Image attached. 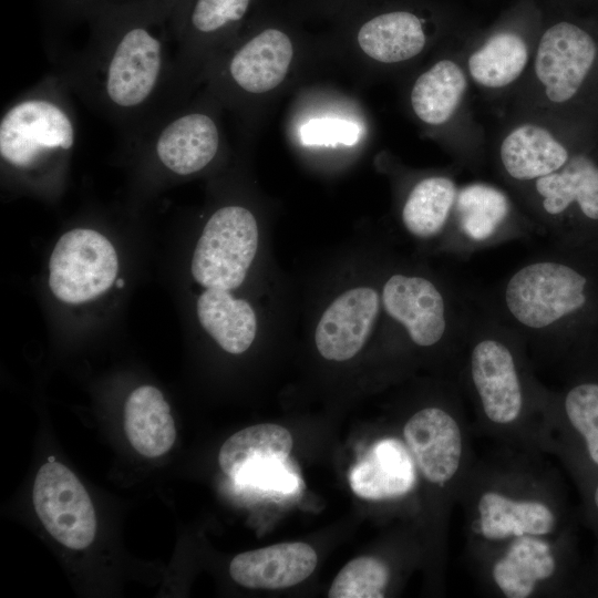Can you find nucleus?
Here are the masks:
<instances>
[{
	"mask_svg": "<svg viewBox=\"0 0 598 598\" xmlns=\"http://www.w3.org/2000/svg\"><path fill=\"white\" fill-rule=\"evenodd\" d=\"M540 2L545 3V2H548L549 0H539Z\"/></svg>",
	"mask_w": 598,
	"mask_h": 598,
	"instance_id": "nucleus-37",
	"label": "nucleus"
},
{
	"mask_svg": "<svg viewBox=\"0 0 598 598\" xmlns=\"http://www.w3.org/2000/svg\"><path fill=\"white\" fill-rule=\"evenodd\" d=\"M233 480L241 485L278 493H290L298 484L286 458H266L243 466Z\"/></svg>",
	"mask_w": 598,
	"mask_h": 598,
	"instance_id": "nucleus-30",
	"label": "nucleus"
},
{
	"mask_svg": "<svg viewBox=\"0 0 598 598\" xmlns=\"http://www.w3.org/2000/svg\"><path fill=\"white\" fill-rule=\"evenodd\" d=\"M257 9L258 0H183L169 21L193 48H227Z\"/></svg>",
	"mask_w": 598,
	"mask_h": 598,
	"instance_id": "nucleus-22",
	"label": "nucleus"
},
{
	"mask_svg": "<svg viewBox=\"0 0 598 598\" xmlns=\"http://www.w3.org/2000/svg\"><path fill=\"white\" fill-rule=\"evenodd\" d=\"M116 286H117V287H123V286H124V280H123V279H118V280L116 281Z\"/></svg>",
	"mask_w": 598,
	"mask_h": 598,
	"instance_id": "nucleus-36",
	"label": "nucleus"
},
{
	"mask_svg": "<svg viewBox=\"0 0 598 598\" xmlns=\"http://www.w3.org/2000/svg\"><path fill=\"white\" fill-rule=\"evenodd\" d=\"M74 140L71 117L48 99L20 101L0 122L1 158L18 168H31L53 155L69 152Z\"/></svg>",
	"mask_w": 598,
	"mask_h": 598,
	"instance_id": "nucleus-15",
	"label": "nucleus"
},
{
	"mask_svg": "<svg viewBox=\"0 0 598 598\" xmlns=\"http://www.w3.org/2000/svg\"><path fill=\"white\" fill-rule=\"evenodd\" d=\"M465 31L446 41L410 79L408 111L423 133L437 141L460 167L476 168L484 159L485 140L471 110L473 89L461 42Z\"/></svg>",
	"mask_w": 598,
	"mask_h": 598,
	"instance_id": "nucleus-6",
	"label": "nucleus"
},
{
	"mask_svg": "<svg viewBox=\"0 0 598 598\" xmlns=\"http://www.w3.org/2000/svg\"><path fill=\"white\" fill-rule=\"evenodd\" d=\"M455 171L417 173L402 192L399 216L404 230L439 248L452 219L461 182Z\"/></svg>",
	"mask_w": 598,
	"mask_h": 598,
	"instance_id": "nucleus-20",
	"label": "nucleus"
},
{
	"mask_svg": "<svg viewBox=\"0 0 598 598\" xmlns=\"http://www.w3.org/2000/svg\"><path fill=\"white\" fill-rule=\"evenodd\" d=\"M300 134L306 143H342L351 145L358 142L360 128L349 120L317 118L305 124Z\"/></svg>",
	"mask_w": 598,
	"mask_h": 598,
	"instance_id": "nucleus-31",
	"label": "nucleus"
},
{
	"mask_svg": "<svg viewBox=\"0 0 598 598\" xmlns=\"http://www.w3.org/2000/svg\"><path fill=\"white\" fill-rule=\"evenodd\" d=\"M292 444L290 432L281 425H251L225 441L219 450L218 463L223 472L233 478L246 464L266 458H287Z\"/></svg>",
	"mask_w": 598,
	"mask_h": 598,
	"instance_id": "nucleus-27",
	"label": "nucleus"
},
{
	"mask_svg": "<svg viewBox=\"0 0 598 598\" xmlns=\"http://www.w3.org/2000/svg\"><path fill=\"white\" fill-rule=\"evenodd\" d=\"M58 9L70 14H84L95 17L110 4L123 0H52Z\"/></svg>",
	"mask_w": 598,
	"mask_h": 598,
	"instance_id": "nucleus-32",
	"label": "nucleus"
},
{
	"mask_svg": "<svg viewBox=\"0 0 598 598\" xmlns=\"http://www.w3.org/2000/svg\"><path fill=\"white\" fill-rule=\"evenodd\" d=\"M567 127L523 116H507L492 148L503 185L515 189L560 169L579 151Z\"/></svg>",
	"mask_w": 598,
	"mask_h": 598,
	"instance_id": "nucleus-14",
	"label": "nucleus"
},
{
	"mask_svg": "<svg viewBox=\"0 0 598 598\" xmlns=\"http://www.w3.org/2000/svg\"><path fill=\"white\" fill-rule=\"evenodd\" d=\"M34 509L49 534L71 549L90 546L96 518L91 498L79 478L63 464L49 461L37 473Z\"/></svg>",
	"mask_w": 598,
	"mask_h": 598,
	"instance_id": "nucleus-17",
	"label": "nucleus"
},
{
	"mask_svg": "<svg viewBox=\"0 0 598 598\" xmlns=\"http://www.w3.org/2000/svg\"><path fill=\"white\" fill-rule=\"evenodd\" d=\"M220 61L218 79L238 99L265 102L289 84L307 37L292 13L257 9Z\"/></svg>",
	"mask_w": 598,
	"mask_h": 598,
	"instance_id": "nucleus-8",
	"label": "nucleus"
},
{
	"mask_svg": "<svg viewBox=\"0 0 598 598\" xmlns=\"http://www.w3.org/2000/svg\"><path fill=\"white\" fill-rule=\"evenodd\" d=\"M259 230L254 214L224 206L207 220L194 250L190 271L205 288L231 290L245 280L256 256Z\"/></svg>",
	"mask_w": 598,
	"mask_h": 598,
	"instance_id": "nucleus-13",
	"label": "nucleus"
},
{
	"mask_svg": "<svg viewBox=\"0 0 598 598\" xmlns=\"http://www.w3.org/2000/svg\"><path fill=\"white\" fill-rule=\"evenodd\" d=\"M554 245L598 243V159L579 150L558 171L509 190Z\"/></svg>",
	"mask_w": 598,
	"mask_h": 598,
	"instance_id": "nucleus-10",
	"label": "nucleus"
},
{
	"mask_svg": "<svg viewBox=\"0 0 598 598\" xmlns=\"http://www.w3.org/2000/svg\"><path fill=\"white\" fill-rule=\"evenodd\" d=\"M563 420L581 439L589 461L598 467V380L584 379L564 392H553L550 422Z\"/></svg>",
	"mask_w": 598,
	"mask_h": 598,
	"instance_id": "nucleus-28",
	"label": "nucleus"
},
{
	"mask_svg": "<svg viewBox=\"0 0 598 598\" xmlns=\"http://www.w3.org/2000/svg\"><path fill=\"white\" fill-rule=\"evenodd\" d=\"M388 565L375 557L350 560L336 576L329 598H382L390 581Z\"/></svg>",
	"mask_w": 598,
	"mask_h": 598,
	"instance_id": "nucleus-29",
	"label": "nucleus"
},
{
	"mask_svg": "<svg viewBox=\"0 0 598 598\" xmlns=\"http://www.w3.org/2000/svg\"><path fill=\"white\" fill-rule=\"evenodd\" d=\"M49 268V285L54 296L66 303H82L111 287L118 261L113 245L103 235L76 228L58 240Z\"/></svg>",
	"mask_w": 598,
	"mask_h": 598,
	"instance_id": "nucleus-16",
	"label": "nucleus"
},
{
	"mask_svg": "<svg viewBox=\"0 0 598 598\" xmlns=\"http://www.w3.org/2000/svg\"><path fill=\"white\" fill-rule=\"evenodd\" d=\"M556 540L524 536L485 558L486 575L495 592L506 598H528L547 589L559 571Z\"/></svg>",
	"mask_w": 598,
	"mask_h": 598,
	"instance_id": "nucleus-19",
	"label": "nucleus"
},
{
	"mask_svg": "<svg viewBox=\"0 0 598 598\" xmlns=\"http://www.w3.org/2000/svg\"><path fill=\"white\" fill-rule=\"evenodd\" d=\"M124 430L132 446L143 456L157 457L174 444L176 430L162 392L152 385L135 389L124 406Z\"/></svg>",
	"mask_w": 598,
	"mask_h": 598,
	"instance_id": "nucleus-25",
	"label": "nucleus"
},
{
	"mask_svg": "<svg viewBox=\"0 0 598 598\" xmlns=\"http://www.w3.org/2000/svg\"><path fill=\"white\" fill-rule=\"evenodd\" d=\"M380 291L383 312L410 344L441 357L457 373L476 307L474 291L414 268L390 271Z\"/></svg>",
	"mask_w": 598,
	"mask_h": 598,
	"instance_id": "nucleus-5",
	"label": "nucleus"
},
{
	"mask_svg": "<svg viewBox=\"0 0 598 598\" xmlns=\"http://www.w3.org/2000/svg\"><path fill=\"white\" fill-rule=\"evenodd\" d=\"M172 12L183 0H158Z\"/></svg>",
	"mask_w": 598,
	"mask_h": 598,
	"instance_id": "nucleus-34",
	"label": "nucleus"
},
{
	"mask_svg": "<svg viewBox=\"0 0 598 598\" xmlns=\"http://www.w3.org/2000/svg\"><path fill=\"white\" fill-rule=\"evenodd\" d=\"M357 0H303V7H310L317 11L333 16L347 4Z\"/></svg>",
	"mask_w": 598,
	"mask_h": 598,
	"instance_id": "nucleus-33",
	"label": "nucleus"
},
{
	"mask_svg": "<svg viewBox=\"0 0 598 598\" xmlns=\"http://www.w3.org/2000/svg\"><path fill=\"white\" fill-rule=\"evenodd\" d=\"M470 470L458 496L466 497L470 539L483 560L524 536L556 537L559 511L549 484L524 471Z\"/></svg>",
	"mask_w": 598,
	"mask_h": 598,
	"instance_id": "nucleus-4",
	"label": "nucleus"
},
{
	"mask_svg": "<svg viewBox=\"0 0 598 598\" xmlns=\"http://www.w3.org/2000/svg\"><path fill=\"white\" fill-rule=\"evenodd\" d=\"M475 296V311L457 369L480 423L534 452L549 448L553 392L535 375L524 340Z\"/></svg>",
	"mask_w": 598,
	"mask_h": 598,
	"instance_id": "nucleus-2",
	"label": "nucleus"
},
{
	"mask_svg": "<svg viewBox=\"0 0 598 598\" xmlns=\"http://www.w3.org/2000/svg\"><path fill=\"white\" fill-rule=\"evenodd\" d=\"M543 18L539 0H516L486 29L463 33L462 58L475 90L508 101L530 68Z\"/></svg>",
	"mask_w": 598,
	"mask_h": 598,
	"instance_id": "nucleus-9",
	"label": "nucleus"
},
{
	"mask_svg": "<svg viewBox=\"0 0 598 598\" xmlns=\"http://www.w3.org/2000/svg\"><path fill=\"white\" fill-rule=\"evenodd\" d=\"M197 316L202 327L226 352L243 353L255 340L257 319L252 307L229 290L206 288L197 299Z\"/></svg>",
	"mask_w": 598,
	"mask_h": 598,
	"instance_id": "nucleus-26",
	"label": "nucleus"
},
{
	"mask_svg": "<svg viewBox=\"0 0 598 598\" xmlns=\"http://www.w3.org/2000/svg\"><path fill=\"white\" fill-rule=\"evenodd\" d=\"M592 503H594L595 509L598 512V483L596 484L592 492Z\"/></svg>",
	"mask_w": 598,
	"mask_h": 598,
	"instance_id": "nucleus-35",
	"label": "nucleus"
},
{
	"mask_svg": "<svg viewBox=\"0 0 598 598\" xmlns=\"http://www.w3.org/2000/svg\"><path fill=\"white\" fill-rule=\"evenodd\" d=\"M220 130L215 117L204 111L184 113L158 134L155 152L162 164L178 175L200 172L217 156Z\"/></svg>",
	"mask_w": 598,
	"mask_h": 598,
	"instance_id": "nucleus-23",
	"label": "nucleus"
},
{
	"mask_svg": "<svg viewBox=\"0 0 598 598\" xmlns=\"http://www.w3.org/2000/svg\"><path fill=\"white\" fill-rule=\"evenodd\" d=\"M543 236L504 186L485 181L461 183L450 226L439 250L457 258L514 240Z\"/></svg>",
	"mask_w": 598,
	"mask_h": 598,
	"instance_id": "nucleus-11",
	"label": "nucleus"
},
{
	"mask_svg": "<svg viewBox=\"0 0 598 598\" xmlns=\"http://www.w3.org/2000/svg\"><path fill=\"white\" fill-rule=\"evenodd\" d=\"M316 566L317 554L310 545L280 543L235 556L229 574L246 588L281 589L302 582Z\"/></svg>",
	"mask_w": 598,
	"mask_h": 598,
	"instance_id": "nucleus-21",
	"label": "nucleus"
},
{
	"mask_svg": "<svg viewBox=\"0 0 598 598\" xmlns=\"http://www.w3.org/2000/svg\"><path fill=\"white\" fill-rule=\"evenodd\" d=\"M476 293L529 354L570 360L598 340V243L554 245Z\"/></svg>",
	"mask_w": 598,
	"mask_h": 598,
	"instance_id": "nucleus-1",
	"label": "nucleus"
},
{
	"mask_svg": "<svg viewBox=\"0 0 598 598\" xmlns=\"http://www.w3.org/2000/svg\"><path fill=\"white\" fill-rule=\"evenodd\" d=\"M381 310V291L373 286H357L341 292L326 308L316 326L318 352L329 361L353 358L369 340Z\"/></svg>",
	"mask_w": 598,
	"mask_h": 598,
	"instance_id": "nucleus-18",
	"label": "nucleus"
},
{
	"mask_svg": "<svg viewBox=\"0 0 598 598\" xmlns=\"http://www.w3.org/2000/svg\"><path fill=\"white\" fill-rule=\"evenodd\" d=\"M332 18L334 38L386 73L411 69L462 31L456 12L439 0H357Z\"/></svg>",
	"mask_w": 598,
	"mask_h": 598,
	"instance_id": "nucleus-3",
	"label": "nucleus"
},
{
	"mask_svg": "<svg viewBox=\"0 0 598 598\" xmlns=\"http://www.w3.org/2000/svg\"><path fill=\"white\" fill-rule=\"evenodd\" d=\"M460 401L452 394L445 404L414 412L403 427L404 444L415 470L440 488H462L471 470L470 444Z\"/></svg>",
	"mask_w": 598,
	"mask_h": 598,
	"instance_id": "nucleus-12",
	"label": "nucleus"
},
{
	"mask_svg": "<svg viewBox=\"0 0 598 598\" xmlns=\"http://www.w3.org/2000/svg\"><path fill=\"white\" fill-rule=\"evenodd\" d=\"M95 18L113 48L104 69L105 96L117 109L133 110L157 86L164 63L158 30L169 20L171 11L158 0H123Z\"/></svg>",
	"mask_w": 598,
	"mask_h": 598,
	"instance_id": "nucleus-7",
	"label": "nucleus"
},
{
	"mask_svg": "<svg viewBox=\"0 0 598 598\" xmlns=\"http://www.w3.org/2000/svg\"><path fill=\"white\" fill-rule=\"evenodd\" d=\"M350 486L365 499H386L409 493L416 482L413 458L396 439L377 442L351 470Z\"/></svg>",
	"mask_w": 598,
	"mask_h": 598,
	"instance_id": "nucleus-24",
	"label": "nucleus"
}]
</instances>
